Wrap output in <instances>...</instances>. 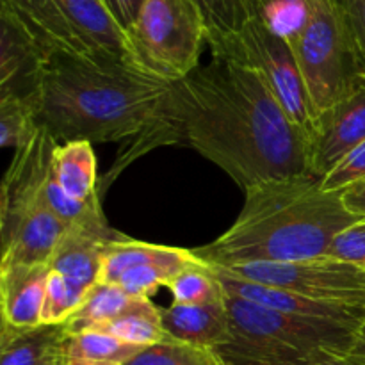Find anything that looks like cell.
<instances>
[{
    "instance_id": "15",
    "label": "cell",
    "mask_w": 365,
    "mask_h": 365,
    "mask_svg": "<svg viewBox=\"0 0 365 365\" xmlns=\"http://www.w3.org/2000/svg\"><path fill=\"white\" fill-rule=\"evenodd\" d=\"M163 328L171 341L217 351L232 341L230 317L223 302L177 305L163 310Z\"/></svg>"
},
{
    "instance_id": "21",
    "label": "cell",
    "mask_w": 365,
    "mask_h": 365,
    "mask_svg": "<svg viewBox=\"0 0 365 365\" xmlns=\"http://www.w3.org/2000/svg\"><path fill=\"white\" fill-rule=\"evenodd\" d=\"M130 296L116 284H96L89 289L86 298L64 323L66 334L100 330L103 324L113 321L118 314L127 309Z\"/></svg>"
},
{
    "instance_id": "32",
    "label": "cell",
    "mask_w": 365,
    "mask_h": 365,
    "mask_svg": "<svg viewBox=\"0 0 365 365\" xmlns=\"http://www.w3.org/2000/svg\"><path fill=\"white\" fill-rule=\"evenodd\" d=\"M103 2H106L107 9L114 16V20L127 32L134 25V21L138 20L141 7L145 6L146 0H103Z\"/></svg>"
},
{
    "instance_id": "14",
    "label": "cell",
    "mask_w": 365,
    "mask_h": 365,
    "mask_svg": "<svg viewBox=\"0 0 365 365\" xmlns=\"http://www.w3.org/2000/svg\"><path fill=\"white\" fill-rule=\"evenodd\" d=\"M48 273V264L0 269L2 324L13 328H36L43 324Z\"/></svg>"
},
{
    "instance_id": "29",
    "label": "cell",
    "mask_w": 365,
    "mask_h": 365,
    "mask_svg": "<svg viewBox=\"0 0 365 365\" xmlns=\"http://www.w3.org/2000/svg\"><path fill=\"white\" fill-rule=\"evenodd\" d=\"M327 257L365 269V220L356 221L355 225L335 235Z\"/></svg>"
},
{
    "instance_id": "27",
    "label": "cell",
    "mask_w": 365,
    "mask_h": 365,
    "mask_svg": "<svg viewBox=\"0 0 365 365\" xmlns=\"http://www.w3.org/2000/svg\"><path fill=\"white\" fill-rule=\"evenodd\" d=\"M200 266V264H198ZM192 266L180 264H148V266L134 267L120 277L116 285H120L130 298H150L160 287H168L180 271Z\"/></svg>"
},
{
    "instance_id": "12",
    "label": "cell",
    "mask_w": 365,
    "mask_h": 365,
    "mask_svg": "<svg viewBox=\"0 0 365 365\" xmlns=\"http://www.w3.org/2000/svg\"><path fill=\"white\" fill-rule=\"evenodd\" d=\"M212 271L227 294L248 299V302L262 305L266 309L294 314V316L317 317V319H330L351 324H362L365 319V305L319 302V299H310L305 296L292 294V292L282 291V289L235 277V274L228 273L221 267H212Z\"/></svg>"
},
{
    "instance_id": "2",
    "label": "cell",
    "mask_w": 365,
    "mask_h": 365,
    "mask_svg": "<svg viewBox=\"0 0 365 365\" xmlns=\"http://www.w3.org/2000/svg\"><path fill=\"white\" fill-rule=\"evenodd\" d=\"M171 84L127 57L53 53L43 64L31 103L39 127L59 145L128 138L164 143Z\"/></svg>"
},
{
    "instance_id": "19",
    "label": "cell",
    "mask_w": 365,
    "mask_h": 365,
    "mask_svg": "<svg viewBox=\"0 0 365 365\" xmlns=\"http://www.w3.org/2000/svg\"><path fill=\"white\" fill-rule=\"evenodd\" d=\"M141 349L103 331L68 334L61 349L59 365H125Z\"/></svg>"
},
{
    "instance_id": "26",
    "label": "cell",
    "mask_w": 365,
    "mask_h": 365,
    "mask_svg": "<svg viewBox=\"0 0 365 365\" xmlns=\"http://www.w3.org/2000/svg\"><path fill=\"white\" fill-rule=\"evenodd\" d=\"M88 292V289L73 284L63 274L50 271L48 280H46L45 307H43V324L66 323Z\"/></svg>"
},
{
    "instance_id": "8",
    "label": "cell",
    "mask_w": 365,
    "mask_h": 365,
    "mask_svg": "<svg viewBox=\"0 0 365 365\" xmlns=\"http://www.w3.org/2000/svg\"><path fill=\"white\" fill-rule=\"evenodd\" d=\"M210 50L212 56L232 57L253 68L264 78L289 120L310 138L316 114L298 59L285 36L278 34L260 18H255L237 36Z\"/></svg>"
},
{
    "instance_id": "17",
    "label": "cell",
    "mask_w": 365,
    "mask_h": 365,
    "mask_svg": "<svg viewBox=\"0 0 365 365\" xmlns=\"http://www.w3.org/2000/svg\"><path fill=\"white\" fill-rule=\"evenodd\" d=\"M64 324L0 328V365H59L66 339Z\"/></svg>"
},
{
    "instance_id": "18",
    "label": "cell",
    "mask_w": 365,
    "mask_h": 365,
    "mask_svg": "<svg viewBox=\"0 0 365 365\" xmlns=\"http://www.w3.org/2000/svg\"><path fill=\"white\" fill-rule=\"evenodd\" d=\"M52 180L78 202L98 196L96 178V155L88 141L61 143L52 155Z\"/></svg>"
},
{
    "instance_id": "10",
    "label": "cell",
    "mask_w": 365,
    "mask_h": 365,
    "mask_svg": "<svg viewBox=\"0 0 365 365\" xmlns=\"http://www.w3.org/2000/svg\"><path fill=\"white\" fill-rule=\"evenodd\" d=\"M365 143V78L316 118L310 134V175L323 178Z\"/></svg>"
},
{
    "instance_id": "4",
    "label": "cell",
    "mask_w": 365,
    "mask_h": 365,
    "mask_svg": "<svg viewBox=\"0 0 365 365\" xmlns=\"http://www.w3.org/2000/svg\"><path fill=\"white\" fill-rule=\"evenodd\" d=\"M232 341L216 353L225 365H299L346 359L360 324L278 312L225 292Z\"/></svg>"
},
{
    "instance_id": "1",
    "label": "cell",
    "mask_w": 365,
    "mask_h": 365,
    "mask_svg": "<svg viewBox=\"0 0 365 365\" xmlns=\"http://www.w3.org/2000/svg\"><path fill=\"white\" fill-rule=\"evenodd\" d=\"M171 143L184 141L241 189L310 175V138L296 127L253 68L212 56L171 84L166 102Z\"/></svg>"
},
{
    "instance_id": "7",
    "label": "cell",
    "mask_w": 365,
    "mask_h": 365,
    "mask_svg": "<svg viewBox=\"0 0 365 365\" xmlns=\"http://www.w3.org/2000/svg\"><path fill=\"white\" fill-rule=\"evenodd\" d=\"M130 57L139 68L168 82L200 66L207 25L195 0H146L127 31Z\"/></svg>"
},
{
    "instance_id": "28",
    "label": "cell",
    "mask_w": 365,
    "mask_h": 365,
    "mask_svg": "<svg viewBox=\"0 0 365 365\" xmlns=\"http://www.w3.org/2000/svg\"><path fill=\"white\" fill-rule=\"evenodd\" d=\"M307 4L309 0H255L260 20L285 38H291L302 27Z\"/></svg>"
},
{
    "instance_id": "5",
    "label": "cell",
    "mask_w": 365,
    "mask_h": 365,
    "mask_svg": "<svg viewBox=\"0 0 365 365\" xmlns=\"http://www.w3.org/2000/svg\"><path fill=\"white\" fill-rule=\"evenodd\" d=\"M38 41L46 57H127V32L103 0H0Z\"/></svg>"
},
{
    "instance_id": "30",
    "label": "cell",
    "mask_w": 365,
    "mask_h": 365,
    "mask_svg": "<svg viewBox=\"0 0 365 365\" xmlns=\"http://www.w3.org/2000/svg\"><path fill=\"white\" fill-rule=\"evenodd\" d=\"M362 178H365V143L348 153L330 173L321 178V187L324 191L341 192Z\"/></svg>"
},
{
    "instance_id": "31",
    "label": "cell",
    "mask_w": 365,
    "mask_h": 365,
    "mask_svg": "<svg viewBox=\"0 0 365 365\" xmlns=\"http://www.w3.org/2000/svg\"><path fill=\"white\" fill-rule=\"evenodd\" d=\"M337 4L365 78V0H337Z\"/></svg>"
},
{
    "instance_id": "16",
    "label": "cell",
    "mask_w": 365,
    "mask_h": 365,
    "mask_svg": "<svg viewBox=\"0 0 365 365\" xmlns=\"http://www.w3.org/2000/svg\"><path fill=\"white\" fill-rule=\"evenodd\" d=\"M148 264L198 266L203 262L195 255L192 250L135 241V239L121 234L120 237L103 246L98 284H116L123 273L134 269V267L148 266Z\"/></svg>"
},
{
    "instance_id": "3",
    "label": "cell",
    "mask_w": 365,
    "mask_h": 365,
    "mask_svg": "<svg viewBox=\"0 0 365 365\" xmlns=\"http://www.w3.org/2000/svg\"><path fill=\"white\" fill-rule=\"evenodd\" d=\"M237 220L216 241L192 250L210 267L294 262L327 255L335 235L360 221L341 192L314 175L278 178L246 189Z\"/></svg>"
},
{
    "instance_id": "13",
    "label": "cell",
    "mask_w": 365,
    "mask_h": 365,
    "mask_svg": "<svg viewBox=\"0 0 365 365\" xmlns=\"http://www.w3.org/2000/svg\"><path fill=\"white\" fill-rule=\"evenodd\" d=\"M120 235L107 225L103 216L73 225L57 245L48 264L50 271L89 291L100 282L103 246Z\"/></svg>"
},
{
    "instance_id": "34",
    "label": "cell",
    "mask_w": 365,
    "mask_h": 365,
    "mask_svg": "<svg viewBox=\"0 0 365 365\" xmlns=\"http://www.w3.org/2000/svg\"><path fill=\"white\" fill-rule=\"evenodd\" d=\"M346 360L353 365H365V319L356 331L355 342H353Z\"/></svg>"
},
{
    "instance_id": "24",
    "label": "cell",
    "mask_w": 365,
    "mask_h": 365,
    "mask_svg": "<svg viewBox=\"0 0 365 365\" xmlns=\"http://www.w3.org/2000/svg\"><path fill=\"white\" fill-rule=\"evenodd\" d=\"M34 107L29 100L7 96L0 98V146L14 152L27 146L39 132Z\"/></svg>"
},
{
    "instance_id": "22",
    "label": "cell",
    "mask_w": 365,
    "mask_h": 365,
    "mask_svg": "<svg viewBox=\"0 0 365 365\" xmlns=\"http://www.w3.org/2000/svg\"><path fill=\"white\" fill-rule=\"evenodd\" d=\"M195 4L205 20L210 48L237 36L246 25L259 18L255 0H195Z\"/></svg>"
},
{
    "instance_id": "25",
    "label": "cell",
    "mask_w": 365,
    "mask_h": 365,
    "mask_svg": "<svg viewBox=\"0 0 365 365\" xmlns=\"http://www.w3.org/2000/svg\"><path fill=\"white\" fill-rule=\"evenodd\" d=\"M125 365H223V362L210 349L166 339L143 348Z\"/></svg>"
},
{
    "instance_id": "35",
    "label": "cell",
    "mask_w": 365,
    "mask_h": 365,
    "mask_svg": "<svg viewBox=\"0 0 365 365\" xmlns=\"http://www.w3.org/2000/svg\"><path fill=\"white\" fill-rule=\"evenodd\" d=\"M299 365H353V364H349L346 359H324V360H316V362H307Z\"/></svg>"
},
{
    "instance_id": "11",
    "label": "cell",
    "mask_w": 365,
    "mask_h": 365,
    "mask_svg": "<svg viewBox=\"0 0 365 365\" xmlns=\"http://www.w3.org/2000/svg\"><path fill=\"white\" fill-rule=\"evenodd\" d=\"M46 59L13 11L0 4V98L16 96L31 102Z\"/></svg>"
},
{
    "instance_id": "33",
    "label": "cell",
    "mask_w": 365,
    "mask_h": 365,
    "mask_svg": "<svg viewBox=\"0 0 365 365\" xmlns=\"http://www.w3.org/2000/svg\"><path fill=\"white\" fill-rule=\"evenodd\" d=\"M342 203L353 216L365 220V178L341 191Z\"/></svg>"
},
{
    "instance_id": "23",
    "label": "cell",
    "mask_w": 365,
    "mask_h": 365,
    "mask_svg": "<svg viewBox=\"0 0 365 365\" xmlns=\"http://www.w3.org/2000/svg\"><path fill=\"white\" fill-rule=\"evenodd\" d=\"M177 305H207L225 299V291L207 264L180 271L168 285Z\"/></svg>"
},
{
    "instance_id": "9",
    "label": "cell",
    "mask_w": 365,
    "mask_h": 365,
    "mask_svg": "<svg viewBox=\"0 0 365 365\" xmlns=\"http://www.w3.org/2000/svg\"><path fill=\"white\" fill-rule=\"evenodd\" d=\"M225 271L310 299L365 305V269L327 255L294 262L245 264Z\"/></svg>"
},
{
    "instance_id": "20",
    "label": "cell",
    "mask_w": 365,
    "mask_h": 365,
    "mask_svg": "<svg viewBox=\"0 0 365 365\" xmlns=\"http://www.w3.org/2000/svg\"><path fill=\"white\" fill-rule=\"evenodd\" d=\"M95 331H103L139 348L168 339L163 328V310L153 305L150 298H132L123 312Z\"/></svg>"
},
{
    "instance_id": "6",
    "label": "cell",
    "mask_w": 365,
    "mask_h": 365,
    "mask_svg": "<svg viewBox=\"0 0 365 365\" xmlns=\"http://www.w3.org/2000/svg\"><path fill=\"white\" fill-rule=\"evenodd\" d=\"M316 118L362 81L359 59L337 0H309L302 27L287 38Z\"/></svg>"
}]
</instances>
